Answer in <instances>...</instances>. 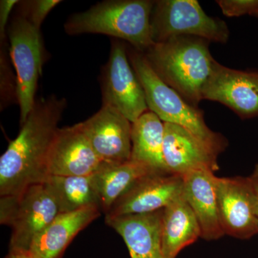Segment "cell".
<instances>
[{
	"mask_svg": "<svg viewBox=\"0 0 258 258\" xmlns=\"http://www.w3.org/2000/svg\"><path fill=\"white\" fill-rule=\"evenodd\" d=\"M67 106L64 98L50 96L35 102L18 137L0 158V195H18L49 176L51 148Z\"/></svg>",
	"mask_w": 258,
	"mask_h": 258,
	"instance_id": "obj_1",
	"label": "cell"
},
{
	"mask_svg": "<svg viewBox=\"0 0 258 258\" xmlns=\"http://www.w3.org/2000/svg\"><path fill=\"white\" fill-rule=\"evenodd\" d=\"M209 43L200 37H173L142 53L167 86L198 108L217 63L209 50Z\"/></svg>",
	"mask_w": 258,
	"mask_h": 258,
	"instance_id": "obj_2",
	"label": "cell"
},
{
	"mask_svg": "<svg viewBox=\"0 0 258 258\" xmlns=\"http://www.w3.org/2000/svg\"><path fill=\"white\" fill-rule=\"evenodd\" d=\"M154 1L107 0L70 16L64 25L69 35L101 34L125 40L144 52L155 42L151 32Z\"/></svg>",
	"mask_w": 258,
	"mask_h": 258,
	"instance_id": "obj_3",
	"label": "cell"
},
{
	"mask_svg": "<svg viewBox=\"0 0 258 258\" xmlns=\"http://www.w3.org/2000/svg\"><path fill=\"white\" fill-rule=\"evenodd\" d=\"M128 55L143 86L149 111L154 112L164 123L184 128L216 155L225 150L228 145L227 139L209 128L203 111L191 106L167 86L154 72L142 52L134 49Z\"/></svg>",
	"mask_w": 258,
	"mask_h": 258,
	"instance_id": "obj_4",
	"label": "cell"
},
{
	"mask_svg": "<svg viewBox=\"0 0 258 258\" xmlns=\"http://www.w3.org/2000/svg\"><path fill=\"white\" fill-rule=\"evenodd\" d=\"M60 214L44 184L31 185L21 192L1 197L0 222L12 228L9 250L28 252L34 238Z\"/></svg>",
	"mask_w": 258,
	"mask_h": 258,
	"instance_id": "obj_5",
	"label": "cell"
},
{
	"mask_svg": "<svg viewBox=\"0 0 258 258\" xmlns=\"http://www.w3.org/2000/svg\"><path fill=\"white\" fill-rule=\"evenodd\" d=\"M151 32L155 43L176 36L197 37L226 43L230 36L227 24L208 16L196 0L154 1Z\"/></svg>",
	"mask_w": 258,
	"mask_h": 258,
	"instance_id": "obj_6",
	"label": "cell"
},
{
	"mask_svg": "<svg viewBox=\"0 0 258 258\" xmlns=\"http://www.w3.org/2000/svg\"><path fill=\"white\" fill-rule=\"evenodd\" d=\"M7 32L16 71L21 126L36 102L35 94L44 62L43 44L40 30L19 13L10 20Z\"/></svg>",
	"mask_w": 258,
	"mask_h": 258,
	"instance_id": "obj_7",
	"label": "cell"
},
{
	"mask_svg": "<svg viewBox=\"0 0 258 258\" xmlns=\"http://www.w3.org/2000/svg\"><path fill=\"white\" fill-rule=\"evenodd\" d=\"M102 106L115 108L134 123L149 111L145 93L123 42L113 39L101 76Z\"/></svg>",
	"mask_w": 258,
	"mask_h": 258,
	"instance_id": "obj_8",
	"label": "cell"
},
{
	"mask_svg": "<svg viewBox=\"0 0 258 258\" xmlns=\"http://www.w3.org/2000/svg\"><path fill=\"white\" fill-rule=\"evenodd\" d=\"M216 189L224 234L241 240L257 235L258 217L249 178L217 177Z\"/></svg>",
	"mask_w": 258,
	"mask_h": 258,
	"instance_id": "obj_9",
	"label": "cell"
},
{
	"mask_svg": "<svg viewBox=\"0 0 258 258\" xmlns=\"http://www.w3.org/2000/svg\"><path fill=\"white\" fill-rule=\"evenodd\" d=\"M80 123L103 164L131 160L132 123L119 111L102 106L94 115Z\"/></svg>",
	"mask_w": 258,
	"mask_h": 258,
	"instance_id": "obj_10",
	"label": "cell"
},
{
	"mask_svg": "<svg viewBox=\"0 0 258 258\" xmlns=\"http://www.w3.org/2000/svg\"><path fill=\"white\" fill-rule=\"evenodd\" d=\"M182 176L152 173L137 181L106 214V217L141 215L164 210L183 195Z\"/></svg>",
	"mask_w": 258,
	"mask_h": 258,
	"instance_id": "obj_11",
	"label": "cell"
},
{
	"mask_svg": "<svg viewBox=\"0 0 258 258\" xmlns=\"http://www.w3.org/2000/svg\"><path fill=\"white\" fill-rule=\"evenodd\" d=\"M203 98L222 103L243 119L257 117L258 72L237 71L217 62Z\"/></svg>",
	"mask_w": 258,
	"mask_h": 258,
	"instance_id": "obj_12",
	"label": "cell"
},
{
	"mask_svg": "<svg viewBox=\"0 0 258 258\" xmlns=\"http://www.w3.org/2000/svg\"><path fill=\"white\" fill-rule=\"evenodd\" d=\"M81 123L58 128L49 157V176H87L103 165Z\"/></svg>",
	"mask_w": 258,
	"mask_h": 258,
	"instance_id": "obj_13",
	"label": "cell"
},
{
	"mask_svg": "<svg viewBox=\"0 0 258 258\" xmlns=\"http://www.w3.org/2000/svg\"><path fill=\"white\" fill-rule=\"evenodd\" d=\"M164 161L169 173L183 176L193 171L219 169L217 155L179 125L164 123Z\"/></svg>",
	"mask_w": 258,
	"mask_h": 258,
	"instance_id": "obj_14",
	"label": "cell"
},
{
	"mask_svg": "<svg viewBox=\"0 0 258 258\" xmlns=\"http://www.w3.org/2000/svg\"><path fill=\"white\" fill-rule=\"evenodd\" d=\"M163 211L106 217V222L121 236L131 258H164Z\"/></svg>",
	"mask_w": 258,
	"mask_h": 258,
	"instance_id": "obj_15",
	"label": "cell"
},
{
	"mask_svg": "<svg viewBox=\"0 0 258 258\" xmlns=\"http://www.w3.org/2000/svg\"><path fill=\"white\" fill-rule=\"evenodd\" d=\"M182 177L183 196L198 220L202 238L215 240L225 235L219 217L215 172L196 171Z\"/></svg>",
	"mask_w": 258,
	"mask_h": 258,
	"instance_id": "obj_16",
	"label": "cell"
},
{
	"mask_svg": "<svg viewBox=\"0 0 258 258\" xmlns=\"http://www.w3.org/2000/svg\"><path fill=\"white\" fill-rule=\"evenodd\" d=\"M98 207L61 213L32 241L29 253L33 258H61L75 237L101 215Z\"/></svg>",
	"mask_w": 258,
	"mask_h": 258,
	"instance_id": "obj_17",
	"label": "cell"
},
{
	"mask_svg": "<svg viewBox=\"0 0 258 258\" xmlns=\"http://www.w3.org/2000/svg\"><path fill=\"white\" fill-rule=\"evenodd\" d=\"M199 237L201 230L198 220L182 195L163 211V257L176 258L180 251Z\"/></svg>",
	"mask_w": 258,
	"mask_h": 258,
	"instance_id": "obj_18",
	"label": "cell"
},
{
	"mask_svg": "<svg viewBox=\"0 0 258 258\" xmlns=\"http://www.w3.org/2000/svg\"><path fill=\"white\" fill-rule=\"evenodd\" d=\"M164 123L148 111L132 123L131 160L152 170L169 173L164 159Z\"/></svg>",
	"mask_w": 258,
	"mask_h": 258,
	"instance_id": "obj_19",
	"label": "cell"
},
{
	"mask_svg": "<svg viewBox=\"0 0 258 258\" xmlns=\"http://www.w3.org/2000/svg\"><path fill=\"white\" fill-rule=\"evenodd\" d=\"M152 173H160L132 160L118 164H103L93 174L101 201V211L106 215L118 199L137 181Z\"/></svg>",
	"mask_w": 258,
	"mask_h": 258,
	"instance_id": "obj_20",
	"label": "cell"
},
{
	"mask_svg": "<svg viewBox=\"0 0 258 258\" xmlns=\"http://www.w3.org/2000/svg\"><path fill=\"white\" fill-rule=\"evenodd\" d=\"M53 197L59 212L69 213L88 207L101 210L93 175L49 176L43 183Z\"/></svg>",
	"mask_w": 258,
	"mask_h": 258,
	"instance_id": "obj_21",
	"label": "cell"
},
{
	"mask_svg": "<svg viewBox=\"0 0 258 258\" xmlns=\"http://www.w3.org/2000/svg\"><path fill=\"white\" fill-rule=\"evenodd\" d=\"M62 2L60 0H32L18 3L20 7L19 14L25 17L37 29L40 30L42 23L49 13L57 5Z\"/></svg>",
	"mask_w": 258,
	"mask_h": 258,
	"instance_id": "obj_22",
	"label": "cell"
},
{
	"mask_svg": "<svg viewBox=\"0 0 258 258\" xmlns=\"http://www.w3.org/2000/svg\"><path fill=\"white\" fill-rule=\"evenodd\" d=\"M217 3L222 13L229 18L244 15L254 16L258 12V0H218Z\"/></svg>",
	"mask_w": 258,
	"mask_h": 258,
	"instance_id": "obj_23",
	"label": "cell"
},
{
	"mask_svg": "<svg viewBox=\"0 0 258 258\" xmlns=\"http://www.w3.org/2000/svg\"><path fill=\"white\" fill-rule=\"evenodd\" d=\"M18 0H1L0 1V39L5 43L6 31L12 10L18 5Z\"/></svg>",
	"mask_w": 258,
	"mask_h": 258,
	"instance_id": "obj_24",
	"label": "cell"
},
{
	"mask_svg": "<svg viewBox=\"0 0 258 258\" xmlns=\"http://www.w3.org/2000/svg\"><path fill=\"white\" fill-rule=\"evenodd\" d=\"M248 178L252 186V191H253L256 213L258 217V164H256L253 172L248 176Z\"/></svg>",
	"mask_w": 258,
	"mask_h": 258,
	"instance_id": "obj_25",
	"label": "cell"
},
{
	"mask_svg": "<svg viewBox=\"0 0 258 258\" xmlns=\"http://www.w3.org/2000/svg\"><path fill=\"white\" fill-rule=\"evenodd\" d=\"M5 258H33L27 251L9 250V253Z\"/></svg>",
	"mask_w": 258,
	"mask_h": 258,
	"instance_id": "obj_26",
	"label": "cell"
},
{
	"mask_svg": "<svg viewBox=\"0 0 258 258\" xmlns=\"http://www.w3.org/2000/svg\"><path fill=\"white\" fill-rule=\"evenodd\" d=\"M255 17H258V12L257 13H256L255 15H254Z\"/></svg>",
	"mask_w": 258,
	"mask_h": 258,
	"instance_id": "obj_27",
	"label": "cell"
}]
</instances>
